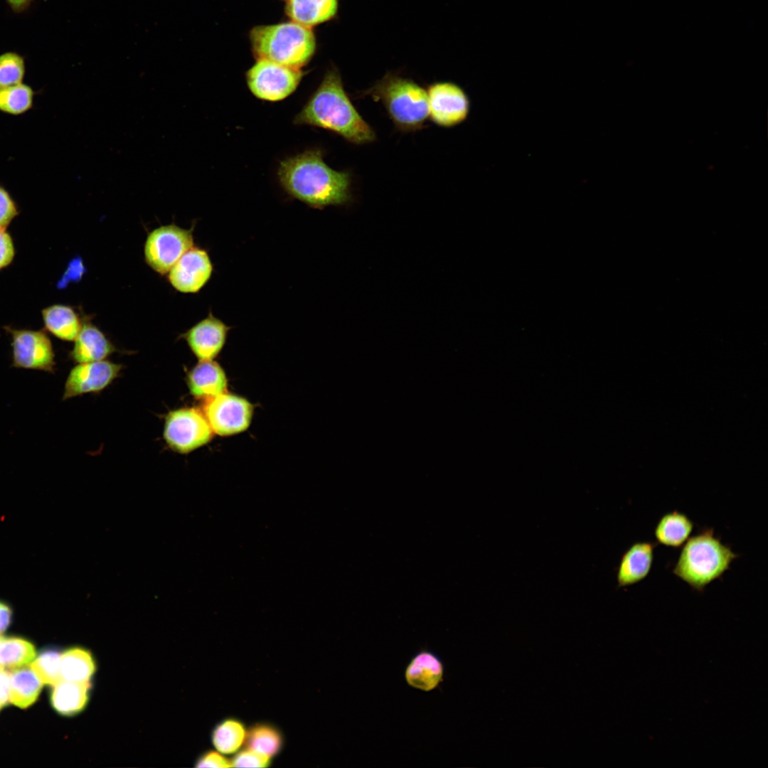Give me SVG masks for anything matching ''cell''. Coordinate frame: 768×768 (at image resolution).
Here are the masks:
<instances>
[{"label":"cell","mask_w":768,"mask_h":768,"mask_svg":"<svg viewBox=\"0 0 768 768\" xmlns=\"http://www.w3.org/2000/svg\"><path fill=\"white\" fill-rule=\"evenodd\" d=\"M304 73L301 69L289 68L272 61L257 59L247 71V87L256 97L277 102L292 94L299 85Z\"/></svg>","instance_id":"ba28073f"},{"label":"cell","mask_w":768,"mask_h":768,"mask_svg":"<svg viewBox=\"0 0 768 768\" xmlns=\"http://www.w3.org/2000/svg\"><path fill=\"white\" fill-rule=\"evenodd\" d=\"M277 176L288 195L314 208L343 205L351 198L350 174L329 167L319 149L282 161Z\"/></svg>","instance_id":"6da1fadb"},{"label":"cell","mask_w":768,"mask_h":768,"mask_svg":"<svg viewBox=\"0 0 768 768\" xmlns=\"http://www.w3.org/2000/svg\"><path fill=\"white\" fill-rule=\"evenodd\" d=\"M0 667H1V666H0ZM2 668H3V667H2Z\"/></svg>","instance_id":"74e56055"},{"label":"cell","mask_w":768,"mask_h":768,"mask_svg":"<svg viewBox=\"0 0 768 768\" xmlns=\"http://www.w3.org/2000/svg\"><path fill=\"white\" fill-rule=\"evenodd\" d=\"M31 668L43 683L55 685L61 678L60 654L55 651L43 652L31 664Z\"/></svg>","instance_id":"f1b7e54d"},{"label":"cell","mask_w":768,"mask_h":768,"mask_svg":"<svg viewBox=\"0 0 768 768\" xmlns=\"http://www.w3.org/2000/svg\"><path fill=\"white\" fill-rule=\"evenodd\" d=\"M11 9L16 13L26 11L31 4L33 0H5Z\"/></svg>","instance_id":"8d00e7d4"},{"label":"cell","mask_w":768,"mask_h":768,"mask_svg":"<svg viewBox=\"0 0 768 768\" xmlns=\"http://www.w3.org/2000/svg\"><path fill=\"white\" fill-rule=\"evenodd\" d=\"M196 767H230L231 762L221 754L210 751L205 753L196 762Z\"/></svg>","instance_id":"836d02e7"},{"label":"cell","mask_w":768,"mask_h":768,"mask_svg":"<svg viewBox=\"0 0 768 768\" xmlns=\"http://www.w3.org/2000/svg\"><path fill=\"white\" fill-rule=\"evenodd\" d=\"M294 123L331 131L355 144L374 142L376 134L357 111L343 87L339 71L335 67L324 77Z\"/></svg>","instance_id":"7a4b0ae2"},{"label":"cell","mask_w":768,"mask_h":768,"mask_svg":"<svg viewBox=\"0 0 768 768\" xmlns=\"http://www.w3.org/2000/svg\"><path fill=\"white\" fill-rule=\"evenodd\" d=\"M656 545L648 541L636 542L624 553L617 570L619 587L636 584L649 575Z\"/></svg>","instance_id":"2e32d148"},{"label":"cell","mask_w":768,"mask_h":768,"mask_svg":"<svg viewBox=\"0 0 768 768\" xmlns=\"http://www.w3.org/2000/svg\"><path fill=\"white\" fill-rule=\"evenodd\" d=\"M36 656L34 646L18 638L0 637V666L16 668L29 663Z\"/></svg>","instance_id":"83f0119b"},{"label":"cell","mask_w":768,"mask_h":768,"mask_svg":"<svg viewBox=\"0 0 768 768\" xmlns=\"http://www.w3.org/2000/svg\"><path fill=\"white\" fill-rule=\"evenodd\" d=\"M95 671V661L90 651L85 649L73 648L60 655V673L63 680L90 682Z\"/></svg>","instance_id":"cb8c5ba5"},{"label":"cell","mask_w":768,"mask_h":768,"mask_svg":"<svg viewBox=\"0 0 768 768\" xmlns=\"http://www.w3.org/2000/svg\"><path fill=\"white\" fill-rule=\"evenodd\" d=\"M738 557L715 535L713 528H704L683 545L672 572L693 590L703 592L710 583L721 579Z\"/></svg>","instance_id":"3957f363"},{"label":"cell","mask_w":768,"mask_h":768,"mask_svg":"<svg viewBox=\"0 0 768 768\" xmlns=\"http://www.w3.org/2000/svg\"><path fill=\"white\" fill-rule=\"evenodd\" d=\"M10 674L0 667V706L9 701Z\"/></svg>","instance_id":"e575fe53"},{"label":"cell","mask_w":768,"mask_h":768,"mask_svg":"<svg viewBox=\"0 0 768 768\" xmlns=\"http://www.w3.org/2000/svg\"><path fill=\"white\" fill-rule=\"evenodd\" d=\"M213 434L203 411L195 407L174 410L165 417L164 439L177 453L188 454L207 444Z\"/></svg>","instance_id":"8992f818"},{"label":"cell","mask_w":768,"mask_h":768,"mask_svg":"<svg viewBox=\"0 0 768 768\" xmlns=\"http://www.w3.org/2000/svg\"><path fill=\"white\" fill-rule=\"evenodd\" d=\"M74 341L69 357L77 363L102 361L115 351L114 345L104 333L85 319Z\"/></svg>","instance_id":"ac0fdd59"},{"label":"cell","mask_w":768,"mask_h":768,"mask_svg":"<svg viewBox=\"0 0 768 768\" xmlns=\"http://www.w3.org/2000/svg\"><path fill=\"white\" fill-rule=\"evenodd\" d=\"M26 65L23 56L16 52L0 55V87L23 82Z\"/></svg>","instance_id":"f546056e"},{"label":"cell","mask_w":768,"mask_h":768,"mask_svg":"<svg viewBox=\"0 0 768 768\" xmlns=\"http://www.w3.org/2000/svg\"><path fill=\"white\" fill-rule=\"evenodd\" d=\"M45 329L55 337L67 341H74L78 335L83 319L68 305L53 304L42 310Z\"/></svg>","instance_id":"ffe728a7"},{"label":"cell","mask_w":768,"mask_h":768,"mask_svg":"<svg viewBox=\"0 0 768 768\" xmlns=\"http://www.w3.org/2000/svg\"><path fill=\"white\" fill-rule=\"evenodd\" d=\"M90 688V682H73L61 679L53 686L51 693L52 705L62 715H74L86 705Z\"/></svg>","instance_id":"44dd1931"},{"label":"cell","mask_w":768,"mask_h":768,"mask_svg":"<svg viewBox=\"0 0 768 768\" xmlns=\"http://www.w3.org/2000/svg\"><path fill=\"white\" fill-rule=\"evenodd\" d=\"M248 749L272 757L281 750L283 738L279 730L269 724H257L246 732L245 742Z\"/></svg>","instance_id":"d4e9b609"},{"label":"cell","mask_w":768,"mask_h":768,"mask_svg":"<svg viewBox=\"0 0 768 768\" xmlns=\"http://www.w3.org/2000/svg\"><path fill=\"white\" fill-rule=\"evenodd\" d=\"M230 762L234 767H267L271 757L247 748L238 752Z\"/></svg>","instance_id":"4dcf8cb0"},{"label":"cell","mask_w":768,"mask_h":768,"mask_svg":"<svg viewBox=\"0 0 768 768\" xmlns=\"http://www.w3.org/2000/svg\"><path fill=\"white\" fill-rule=\"evenodd\" d=\"M122 369V365L105 360L78 363L68 375L63 400L102 390L119 376Z\"/></svg>","instance_id":"4fadbf2b"},{"label":"cell","mask_w":768,"mask_h":768,"mask_svg":"<svg viewBox=\"0 0 768 768\" xmlns=\"http://www.w3.org/2000/svg\"><path fill=\"white\" fill-rule=\"evenodd\" d=\"M1 708V707L0 706V708Z\"/></svg>","instance_id":"f35d334b"},{"label":"cell","mask_w":768,"mask_h":768,"mask_svg":"<svg viewBox=\"0 0 768 768\" xmlns=\"http://www.w3.org/2000/svg\"><path fill=\"white\" fill-rule=\"evenodd\" d=\"M250 40L256 60H268L294 69L306 65L316 50L311 28L293 21L255 26Z\"/></svg>","instance_id":"277c9868"},{"label":"cell","mask_w":768,"mask_h":768,"mask_svg":"<svg viewBox=\"0 0 768 768\" xmlns=\"http://www.w3.org/2000/svg\"><path fill=\"white\" fill-rule=\"evenodd\" d=\"M232 326L215 316L209 311L181 337L183 338L198 361L214 360L223 350Z\"/></svg>","instance_id":"5bb4252c"},{"label":"cell","mask_w":768,"mask_h":768,"mask_svg":"<svg viewBox=\"0 0 768 768\" xmlns=\"http://www.w3.org/2000/svg\"><path fill=\"white\" fill-rule=\"evenodd\" d=\"M380 102L396 129L402 132L421 129L429 119L427 90L411 79L387 73L359 97Z\"/></svg>","instance_id":"5b68a950"},{"label":"cell","mask_w":768,"mask_h":768,"mask_svg":"<svg viewBox=\"0 0 768 768\" xmlns=\"http://www.w3.org/2000/svg\"><path fill=\"white\" fill-rule=\"evenodd\" d=\"M34 90L23 82L0 87V111L19 115L28 112L33 106Z\"/></svg>","instance_id":"4316f807"},{"label":"cell","mask_w":768,"mask_h":768,"mask_svg":"<svg viewBox=\"0 0 768 768\" xmlns=\"http://www.w3.org/2000/svg\"><path fill=\"white\" fill-rule=\"evenodd\" d=\"M193 228L175 224L160 226L149 233L144 248L146 264L159 274H166L179 258L194 246Z\"/></svg>","instance_id":"52a82bcc"},{"label":"cell","mask_w":768,"mask_h":768,"mask_svg":"<svg viewBox=\"0 0 768 768\" xmlns=\"http://www.w3.org/2000/svg\"><path fill=\"white\" fill-rule=\"evenodd\" d=\"M12 612L11 607L0 601V634L9 626L11 620Z\"/></svg>","instance_id":"d590c367"},{"label":"cell","mask_w":768,"mask_h":768,"mask_svg":"<svg viewBox=\"0 0 768 768\" xmlns=\"http://www.w3.org/2000/svg\"><path fill=\"white\" fill-rule=\"evenodd\" d=\"M228 381L225 370L214 360L198 361L186 378L190 393L203 402L227 392Z\"/></svg>","instance_id":"e0dca14e"},{"label":"cell","mask_w":768,"mask_h":768,"mask_svg":"<svg viewBox=\"0 0 768 768\" xmlns=\"http://www.w3.org/2000/svg\"><path fill=\"white\" fill-rule=\"evenodd\" d=\"M429 119L437 126L449 128L463 122L468 117L470 102L465 91L457 84L439 81L426 89Z\"/></svg>","instance_id":"8fae6325"},{"label":"cell","mask_w":768,"mask_h":768,"mask_svg":"<svg viewBox=\"0 0 768 768\" xmlns=\"http://www.w3.org/2000/svg\"><path fill=\"white\" fill-rule=\"evenodd\" d=\"M19 210L9 192L0 184V228H6L18 215Z\"/></svg>","instance_id":"1f68e13d"},{"label":"cell","mask_w":768,"mask_h":768,"mask_svg":"<svg viewBox=\"0 0 768 768\" xmlns=\"http://www.w3.org/2000/svg\"><path fill=\"white\" fill-rule=\"evenodd\" d=\"M4 329L11 337L12 367L54 372V351L45 331L11 326H5Z\"/></svg>","instance_id":"30bf717a"},{"label":"cell","mask_w":768,"mask_h":768,"mask_svg":"<svg viewBox=\"0 0 768 768\" xmlns=\"http://www.w3.org/2000/svg\"><path fill=\"white\" fill-rule=\"evenodd\" d=\"M442 661L432 651L420 650L407 664L404 676L406 683L415 689L430 692L439 687L444 680Z\"/></svg>","instance_id":"9a60e30c"},{"label":"cell","mask_w":768,"mask_h":768,"mask_svg":"<svg viewBox=\"0 0 768 768\" xmlns=\"http://www.w3.org/2000/svg\"><path fill=\"white\" fill-rule=\"evenodd\" d=\"M43 682L31 668H17L10 674L9 701L24 708L37 699Z\"/></svg>","instance_id":"603a6c76"},{"label":"cell","mask_w":768,"mask_h":768,"mask_svg":"<svg viewBox=\"0 0 768 768\" xmlns=\"http://www.w3.org/2000/svg\"><path fill=\"white\" fill-rule=\"evenodd\" d=\"M245 729L238 720L228 718L216 726L212 735V741L217 750L223 754L237 752L245 742Z\"/></svg>","instance_id":"484cf974"},{"label":"cell","mask_w":768,"mask_h":768,"mask_svg":"<svg viewBox=\"0 0 768 768\" xmlns=\"http://www.w3.org/2000/svg\"><path fill=\"white\" fill-rule=\"evenodd\" d=\"M15 256L13 239L6 228H0V270L9 266Z\"/></svg>","instance_id":"d6a6232c"},{"label":"cell","mask_w":768,"mask_h":768,"mask_svg":"<svg viewBox=\"0 0 768 768\" xmlns=\"http://www.w3.org/2000/svg\"><path fill=\"white\" fill-rule=\"evenodd\" d=\"M213 265L206 250L193 246L167 273L170 284L182 293H197L210 279Z\"/></svg>","instance_id":"7c38bea8"},{"label":"cell","mask_w":768,"mask_h":768,"mask_svg":"<svg viewBox=\"0 0 768 768\" xmlns=\"http://www.w3.org/2000/svg\"><path fill=\"white\" fill-rule=\"evenodd\" d=\"M254 410L246 398L225 392L204 401L203 412L213 433L227 437L247 430Z\"/></svg>","instance_id":"9c48e42d"},{"label":"cell","mask_w":768,"mask_h":768,"mask_svg":"<svg viewBox=\"0 0 768 768\" xmlns=\"http://www.w3.org/2000/svg\"><path fill=\"white\" fill-rule=\"evenodd\" d=\"M338 0H287L285 12L292 21L311 28L334 18Z\"/></svg>","instance_id":"d6986e66"},{"label":"cell","mask_w":768,"mask_h":768,"mask_svg":"<svg viewBox=\"0 0 768 768\" xmlns=\"http://www.w3.org/2000/svg\"><path fill=\"white\" fill-rule=\"evenodd\" d=\"M693 528V522L686 514L673 511L660 518L654 529V536L658 543L677 548L688 539Z\"/></svg>","instance_id":"7402d4cb"}]
</instances>
